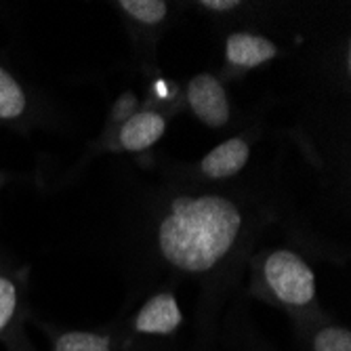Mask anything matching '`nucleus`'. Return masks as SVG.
<instances>
[{"mask_svg": "<svg viewBox=\"0 0 351 351\" xmlns=\"http://www.w3.org/2000/svg\"><path fill=\"white\" fill-rule=\"evenodd\" d=\"M189 110L208 129H226L232 122V104L221 78L210 72L191 76L185 86Z\"/></svg>", "mask_w": 351, "mask_h": 351, "instance_id": "nucleus-3", "label": "nucleus"}, {"mask_svg": "<svg viewBox=\"0 0 351 351\" xmlns=\"http://www.w3.org/2000/svg\"><path fill=\"white\" fill-rule=\"evenodd\" d=\"M23 289L19 271H11L0 263V339L9 345V351H21L17 341H23Z\"/></svg>", "mask_w": 351, "mask_h": 351, "instance_id": "nucleus-8", "label": "nucleus"}, {"mask_svg": "<svg viewBox=\"0 0 351 351\" xmlns=\"http://www.w3.org/2000/svg\"><path fill=\"white\" fill-rule=\"evenodd\" d=\"M278 55V45L271 38L257 34V32L236 29L230 32L226 38V63L238 76L263 66V63L276 59Z\"/></svg>", "mask_w": 351, "mask_h": 351, "instance_id": "nucleus-7", "label": "nucleus"}, {"mask_svg": "<svg viewBox=\"0 0 351 351\" xmlns=\"http://www.w3.org/2000/svg\"><path fill=\"white\" fill-rule=\"evenodd\" d=\"M311 351H351V330L341 324H324L311 337Z\"/></svg>", "mask_w": 351, "mask_h": 351, "instance_id": "nucleus-12", "label": "nucleus"}, {"mask_svg": "<svg viewBox=\"0 0 351 351\" xmlns=\"http://www.w3.org/2000/svg\"><path fill=\"white\" fill-rule=\"evenodd\" d=\"M181 326L183 313L173 289L152 293L129 322V330L139 337H171Z\"/></svg>", "mask_w": 351, "mask_h": 351, "instance_id": "nucleus-5", "label": "nucleus"}, {"mask_svg": "<svg viewBox=\"0 0 351 351\" xmlns=\"http://www.w3.org/2000/svg\"><path fill=\"white\" fill-rule=\"evenodd\" d=\"M114 7L124 15L131 27L137 32H147L149 38H156L154 32L167 25L173 5L162 3V0H120Z\"/></svg>", "mask_w": 351, "mask_h": 351, "instance_id": "nucleus-10", "label": "nucleus"}, {"mask_svg": "<svg viewBox=\"0 0 351 351\" xmlns=\"http://www.w3.org/2000/svg\"><path fill=\"white\" fill-rule=\"evenodd\" d=\"M246 267L252 271L254 295L291 311L315 307V274L293 248H259Z\"/></svg>", "mask_w": 351, "mask_h": 351, "instance_id": "nucleus-2", "label": "nucleus"}, {"mask_svg": "<svg viewBox=\"0 0 351 351\" xmlns=\"http://www.w3.org/2000/svg\"><path fill=\"white\" fill-rule=\"evenodd\" d=\"M36 122V104L19 78L0 63V126Z\"/></svg>", "mask_w": 351, "mask_h": 351, "instance_id": "nucleus-9", "label": "nucleus"}, {"mask_svg": "<svg viewBox=\"0 0 351 351\" xmlns=\"http://www.w3.org/2000/svg\"><path fill=\"white\" fill-rule=\"evenodd\" d=\"M108 200L99 244L135 280H198L221 299L286 210L278 169L226 183L202 181L191 165L152 160L143 169L108 156Z\"/></svg>", "mask_w": 351, "mask_h": 351, "instance_id": "nucleus-1", "label": "nucleus"}, {"mask_svg": "<svg viewBox=\"0 0 351 351\" xmlns=\"http://www.w3.org/2000/svg\"><path fill=\"white\" fill-rule=\"evenodd\" d=\"M53 351H120V343L112 332L97 330H61L51 335Z\"/></svg>", "mask_w": 351, "mask_h": 351, "instance_id": "nucleus-11", "label": "nucleus"}, {"mask_svg": "<svg viewBox=\"0 0 351 351\" xmlns=\"http://www.w3.org/2000/svg\"><path fill=\"white\" fill-rule=\"evenodd\" d=\"M167 133V116L154 108L137 110L114 131L110 149L120 154H143Z\"/></svg>", "mask_w": 351, "mask_h": 351, "instance_id": "nucleus-6", "label": "nucleus"}, {"mask_svg": "<svg viewBox=\"0 0 351 351\" xmlns=\"http://www.w3.org/2000/svg\"><path fill=\"white\" fill-rule=\"evenodd\" d=\"M252 156V141L248 135L230 137L213 147L200 162L191 165L194 173L206 183H226L240 177Z\"/></svg>", "mask_w": 351, "mask_h": 351, "instance_id": "nucleus-4", "label": "nucleus"}]
</instances>
